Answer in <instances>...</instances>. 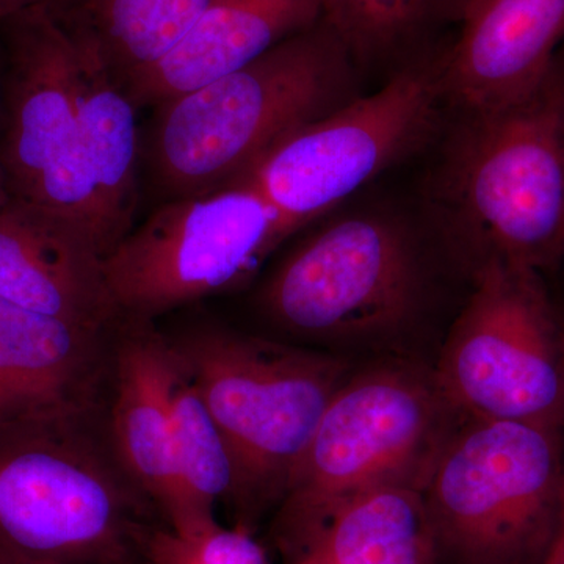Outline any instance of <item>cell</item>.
Returning a JSON list of instances; mask_svg holds the SVG:
<instances>
[{
    "label": "cell",
    "mask_w": 564,
    "mask_h": 564,
    "mask_svg": "<svg viewBox=\"0 0 564 564\" xmlns=\"http://www.w3.org/2000/svg\"><path fill=\"white\" fill-rule=\"evenodd\" d=\"M107 406L0 422V564H147L163 522L115 448Z\"/></svg>",
    "instance_id": "cell-1"
},
{
    "label": "cell",
    "mask_w": 564,
    "mask_h": 564,
    "mask_svg": "<svg viewBox=\"0 0 564 564\" xmlns=\"http://www.w3.org/2000/svg\"><path fill=\"white\" fill-rule=\"evenodd\" d=\"M352 62L325 20L258 61L159 104L144 161L165 199L242 180L281 141L350 101Z\"/></svg>",
    "instance_id": "cell-2"
},
{
    "label": "cell",
    "mask_w": 564,
    "mask_h": 564,
    "mask_svg": "<svg viewBox=\"0 0 564 564\" xmlns=\"http://www.w3.org/2000/svg\"><path fill=\"white\" fill-rule=\"evenodd\" d=\"M166 339L228 445L234 525L254 533L280 505L352 364L336 352L212 323Z\"/></svg>",
    "instance_id": "cell-3"
},
{
    "label": "cell",
    "mask_w": 564,
    "mask_h": 564,
    "mask_svg": "<svg viewBox=\"0 0 564 564\" xmlns=\"http://www.w3.org/2000/svg\"><path fill=\"white\" fill-rule=\"evenodd\" d=\"M459 421L421 367L388 362L351 373L273 511L270 543L284 563H299L359 497L389 486L425 488Z\"/></svg>",
    "instance_id": "cell-4"
},
{
    "label": "cell",
    "mask_w": 564,
    "mask_h": 564,
    "mask_svg": "<svg viewBox=\"0 0 564 564\" xmlns=\"http://www.w3.org/2000/svg\"><path fill=\"white\" fill-rule=\"evenodd\" d=\"M443 198L478 265L503 261L543 273L564 259V46L534 90L464 111Z\"/></svg>",
    "instance_id": "cell-5"
},
{
    "label": "cell",
    "mask_w": 564,
    "mask_h": 564,
    "mask_svg": "<svg viewBox=\"0 0 564 564\" xmlns=\"http://www.w3.org/2000/svg\"><path fill=\"white\" fill-rule=\"evenodd\" d=\"M423 293L413 236L389 215L359 212L296 245L262 282L256 304L289 343L345 356L410 332Z\"/></svg>",
    "instance_id": "cell-6"
},
{
    "label": "cell",
    "mask_w": 564,
    "mask_h": 564,
    "mask_svg": "<svg viewBox=\"0 0 564 564\" xmlns=\"http://www.w3.org/2000/svg\"><path fill=\"white\" fill-rule=\"evenodd\" d=\"M562 430L462 419L423 488L441 564H543L563 519Z\"/></svg>",
    "instance_id": "cell-7"
},
{
    "label": "cell",
    "mask_w": 564,
    "mask_h": 564,
    "mask_svg": "<svg viewBox=\"0 0 564 564\" xmlns=\"http://www.w3.org/2000/svg\"><path fill=\"white\" fill-rule=\"evenodd\" d=\"M536 270L478 265L433 370L462 419L564 426V329Z\"/></svg>",
    "instance_id": "cell-8"
},
{
    "label": "cell",
    "mask_w": 564,
    "mask_h": 564,
    "mask_svg": "<svg viewBox=\"0 0 564 564\" xmlns=\"http://www.w3.org/2000/svg\"><path fill=\"white\" fill-rule=\"evenodd\" d=\"M293 234L248 177L166 199L104 259L121 317L154 322L181 306L240 288Z\"/></svg>",
    "instance_id": "cell-9"
},
{
    "label": "cell",
    "mask_w": 564,
    "mask_h": 564,
    "mask_svg": "<svg viewBox=\"0 0 564 564\" xmlns=\"http://www.w3.org/2000/svg\"><path fill=\"white\" fill-rule=\"evenodd\" d=\"M443 51L423 52L373 95L351 99L293 132L243 177L293 232L323 217L432 132L445 99Z\"/></svg>",
    "instance_id": "cell-10"
},
{
    "label": "cell",
    "mask_w": 564,
    "mask_h": 564,
    "mask_svg": "<svg viewBox=\"0 0 564 564\" xmlns=\"http://www.w3.org/2000/svg\"><path fill=\"white\" fill-rule=\"evenodd\" d=\"M0 25L7 52L0 159L11 192L84 223L106 256L98 193L80 148L73 36L44 7Z\"/></svg>",
    "instance_id": "cell-11"
},
{
    "label": "cell",
    "mask_w": 564,
    "mask_h": 564,
    "mask_svg": "<svg viewBox=\"0 0 564 564\" xmlns=\"http://www.w3.org/2000/svg\"><path fill=\"white\" fill-rule=\"evenodd\" d=\"M101 248L84 223L11 196L0 209V299L87 328L121 315L111 299Z\"/></svg>",
    "instance_id": "cell-12"
},
{
    "label": "cell",
    "mask_w": 564,
    "mask_h": 564,
    "mask_svg": "<svg viewBox=\"0 0 564 564\" xmlns=\"http://www.w3.org/2000/svg\"><path fill=\"white\" fill-rule=\"evenodd\" d=\"M564 46V0H470L443 51V87L463 111L534 90Z\"/></svg>",
    "instance_id": "cell-13"
},
{
    "label": "cell",
    "mask_w": 564,
    "mask_h": 564,
    "mask_svg": "<svg viewBox=\"0 0 564 564\" xmlns=\"http://www.w3.org/2000/svg\"><path fill=\"white\" fill-rule=\"evenodd\" d=\"M118 323L87 328L0 299V422L109 402Z\"/></svg>",
    "instance_id": "cell-14"
},
{
    "label": "cell",
    "mask_w": 564,
    "mask_h": 564,
    "mask_svg": "<svg viewBox=\"0 0 564 564\" xmlns=\"http://www.w3.org/2000/svg\"><path fill=\"white\" fill-rule=\"evenodd\" d=\"M172 348L154 322L121 317L115 334L109 429L115 448L163 524L187 522L170 414Z\"/></svg>",
    "instance_id": "cell-15"
},
{
    "label": "cell",
    "mask_w": 564,
    "mask_h": 564,
    "mask_svg": "<svg viewBox=\"0 0 564 564\" xmlns=\"http://www.w3.org/2000/svg\"><path fill=\"white\" fill-rule=\"evenodd\" d=\"M322 18V0H214L165 57L122 88L137 109L158 107L250 65Z\"/></svg>",
    "instance_id": "cell-16"
},
{
    "label": "cell",
    "mask_w": 564,
    "mask_h": 564,
    "mask_svg": "<svg viewBox=\"0 0 564 564\" xmlns=\"http://www.w3.org/2000/svg\"><path fill=\"white\" fill-rule=\"evenodd\" d=\"M54 13L65 22L76 47L80 148L98 193L109 254L132 231L140 159L137 107L84 22L70 11Z\"/></svg>",
    "instance_id": "cell-17"
},
{
    "label": "cell",
    "mask_w": 564,
    "mask_h": 564,
    "mask_svg": "<svg viewBox=\"0 0 564 564\" xmlns=\"http://www.w3.org/2000/svg\"><path fill=\"white\" fill-rule=\"evenodd\" d=\"M296 564H441L423 489L389 486L359 497Z\"/></svg>",
    "instance_id": "cell-18"
},
{
    "label": "cell",
    "mask_w": 564,
    "mask_h": 564,
    "mask_svg": "<svg viewBox=\"0 0 564 564\" xmlns=\"http://www.w3.org/2000/svg\"><path fill=\"white\" fill-rule=\"evenodd\" d=\"M470 0H322L352 62H410L433 50L445 25L459 24Z\"/></svg>",
    "instance_id": "cell-19"
},
{
    "label": "cell",
    "mask_w": 564,
    "mask_h": 564,
    "mask_svg": "<svg viewBox=\"0 0 564 564\" xmlns=\"http://www.w3.org/2000/svg\"><path fill=\"white\" fill-rule=\"evenodd\" d=\"M170 414L174 456L187 514L184 529L177 532H188L218 521L215 516L217 505L228 503L231 499L234 467L228 445L209 406L173 350Z\"/></svg>",
    "instance_id": "cell-20"
},
{
    "label": "cell",
    "mask_w": 564,
    "mask_h": 564,
    "mask_svg": "<svg viewBox=\"0 0 564 564\" xmlns=\"http://www.w3.org/2000/svg\"><path fill=\"white\" fill-rule=\"evenodd\" d=\"M214 0H85L66 11L91 33L120 84L176 46Z\"/></svg>",
    "instance_id": "cell-21"
},
{
    "label": "cell",
    "mask_w": 564,
    "mask_h": 564,
    "mask_svg": "<svg viewBox=\"0 0 564 564\" xmlns=\"http://www.w3.org/2000/svg\"><path fill=\"white\" fill-rule=\"evenodd\" d=\"M147 564H272L254 533L240 527L212 524L177 532L155 527L147 547Z\"/></svg>",
    "instance_id": "cell-22"
},
{
    "label": "cell",
    "mask_w": 564,
    "mask_h": 564,
    "mask_svg": "<svg viewBox=\"0 0 564 564\" xmlns=\"http://www.w3.org/2000/svg\"><path fill=\"white\" fill-rule=\"evenodd\" d=\"M84 2L85 0H0V22L35 7L58 11L74 9Z\"/></svg>",
    "instance_id": "cell-23"
},
{
    "label": "cell",
    "mask_w": 564,
    "mask_h": 564,
    "mask_svg": "<svg viewBox=\"0 0 564 564\" xmlns=\"http://www.w3.org/2000/svg\"><path fill=\"white\" fill-rule=\"evenodd\" d=\"M543 564H564V532L560 530L558 538L554 545H552L551 552L545 556Z\"/></svg>",
    "instance_id": "cell-24"
},
{
    "label": "cell",
    "mask_w": 564,
    "mask_h": 564,
    "mask_svg": "<svg viewBox=\"0 0 564 564\" xmlns=\"http://www.w3.org/2000/svg\"><path fill=\"white\" fill-rule=\"evenodd\" d=\"M11 196H13V192H11L9 174H7L6 165L0 159V209L10 202Z\"/></svg>",
    "instance_id": "cell-25"
},
{
    "label": "cell",
    "mask_w": 564,
    "mask_h": 564,
    "mask_svg": "<svg viewBox=\"0 0 564 564\" xmlns=\"http://www.w3.org/2000/svg\"><path fill=\"white\" fill-rule=\"evenodd\" d=\"M2 74V73H0ZM0 126L3 128V77L0 76Z\"/></svg>",
    "instance_id": "cell-26"
},
{
    "label": "cell",
    "mask_w": 564,
    "mask_h": 564,
    "mask_svg": "<svg viewBox=\"0 0 564 564\" xmlns=\"http://www.w3.org/2000/svg\"><path fill=\"white\" fill-rule=\"evenodd\" d=\"M562 530L564 532V492H563V519H562Z\"/></svg>",
    "instance_id": "cell-27"
}]
</instances>
